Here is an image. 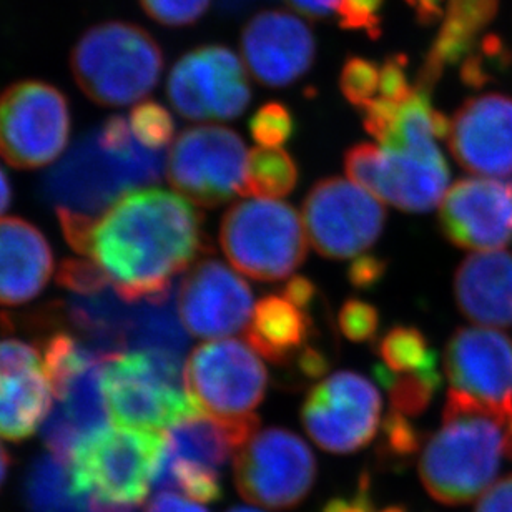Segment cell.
<instances>
[{
    "mask_svg": "<svg viewBox=\"0 0 512 512\" xmlns=\"http://www.w3.org/2000/svg\"><path fill=\"white\" fill-rule=\"evenodd\" d=\"M75 252L130 303L163 300L207 250L202 213L162 188L132 190L95 218L59 217Z\"/></svg>",
    "mask_w": 512,
    "mask_h": 512,
    "instance_id": "obj_1",
    "label": "cell"
},
{
    "mask_svg": "<svg viewBox=\"0 0 512 512\" xmlns=\"http://www.w3.org/2000/svg\"><path fill=\"white\" fill-rule=\"evenodd\" d=\"M165 152L145 147L117 115L75 142L44 180L59 217L95 218L130 190L162 177Z\"/></svg>",
    "mask_w": 512,
    "mask_h": 512,
    "instance_id": "obj_2",
    "label": "cell"
},
{
    "mask_svg": "<svg viewBox=\"0 0 512 512\" xmlns=\"http://www.w3.org/2000/svg\"><path fill=\"white\" fill-rule=\"evenodd\" d=\"M509 419L451 389L443 421L419 456V478L431 498L448 506L471 503L512 459Z\"/></svg>",
    "mask_w": 512,
    "mask_h": 512,
    "instance_id": "obj_3",
    "label": "cell"
},
{
    "mask_svg": "<svg viewBox=\"0 0 512 512\" xmlns=\"http://www.w3.org/2000/svg\"><path fill=\"white\" fill-rule=\"evenodd\" d=\"M42 355L54 391L42 434L55 458L69 464L85 441L109 428L110 413L102 388L107 356L67 331L49 336Z\"/></svg>",
    "mask_w": 512,
    "mask_h": 512,
    "instance_id": "obj_4",
    "label": "cell"
},
{
    "mask_svg": "<svg viewBox=\"0 0 512 512\" xmlns=\"http://www.w3.org/2000/svg\"><path fill=\"white\" fill-rule=\"evenodd\" d=\"M75 84L95 104L124 107L150 94L163 72V52L147 30L109 20L80 35L70 54Z\"/></svg>",
    "mask_w": 512,
    "mask_h": 512,
    "instance_id": "obj_5",
    "label": "cell"
},
{
    "mask_svg": "<svg viewBox=\"0 0 512 512\" xmlns=\"http://www.w3.org/2000/svg\"><path fill=\"white\" fill-rule=\"evenodd\" d=\"M102 388L117 426L170 428L198 413L185 386L182 358L157 351H119L107 356Z\"/></svg>",
    "mask_w": 512,
    "mask_h": 512,
    "instance_id": "obj_6",
    "label": "cell"
},
{
    "mask_svg": "<svg viewBox=\"0 0 512 512\" xmlns=\"http://www.w3.org/2000/svg\"><path fill=\"white\" fill-rule=\"evenodd\" d=\"M228 261L256 281L285 280L306 258V235L295 208L255 198L233 205L220 225Z\"/></svg>",
    "mask_w": 512,
    "mask_h": 512,
    "instance_id": "obj_7",
    "label": "cell"
},
{
    "mask_svg": "<svg viewBox=\"0 0 512 512\" xmlns=\"http://www.w3.org/2000/svg\"><path fill=\"white\" fill-rule=\"evenodd\" d=\"M163 434L117 426L85 441L69 463L75 493L119 506L142 503L152 486Z\"/></svg>",
    "mask_w": 512,
    "mask_h": 512,
    "instance_id": "obj_8",
    "label": "cell"
},
{
    "mask_svg": "<svg viewBox=\"0 0 512 512\" xmlns=\"http://www.w3.org/2000/svg\"><path fill=\"white\" fill-rule=\"evenodd\" d=\"M64 92L42 80L15 82L0 92V157L22 170L45 167L70 138Z\"/></svg>",
    "mask_w": 512,
    "mask_h": 512,
    "instance_id": "obj_9",
    "label": "cell"
},
{
    "mask_svg": "<svg viewBox=\"0 0 512 512\" xmlns=\"http://www.w3.org/2000/svg\"><path fill=\"white\" fill-rule=\"evenodd\" d=\"M238 493L248 503L288 511L305 501L315 486V454L288 429H258L233 459Z\"/></svg>",
    "mask_w": 512,
    "mask_h": 512,
    "instance_id": "obj_10",
    "label": "cell"
},
{
    "mask_svg": "<svg viewBox=\"0 0 512 512\" xmlns=\"http://www.w3.org/2000/svg\"><path fill=\"white\" fill-rule=\"evenodd\" d=\"M247 162V147L232 128L198 125L173 143L167 177L187 200L215 208L243 193Z\"/></svg>",
    "mask_w": 512,
    "mask_h": 512,
    "instance_id": "obj_11",
    "label": "cell"
},
{
    "mask_svg": "<svg viewBox=\"0 0 512 512\" xmlns=\"http://www.w3.org/2000/svg\"><path fill=\"white\" fill-rule=\"evenodd\" d=\"M185 386L198 413L243 419L253 416L265 399L268 373L242 341H212L198 346L188 358Z\"/></svg>",
    "mask_w": 512,
    "mask_h": 512,
    "instance_id": "obj_12",
    "label": "cell"
},
{
    "mask_svg": "<svg viewBox=\"0 0 512 512\" xmlns=\"http://www.w3.org/2000/svg\"><path fill=\"white\" fill-rule=\"evenodd\" d=\"M306 235L316 252L346 260L363 255L381 237L386 212L373 195L340 177L316 183L303 202Z\"/></svg>",
    "mask_w": 512,
    "mask_h": 512,
    "instance_id": "obj_13",
    "label": "cell"
},
{
    "mask_svg": "<svg viewBox=\"0 0 512 512\" xmlns=\"http://www.w3.org/2000/svg\"><path fill=\"white\" fill-rule=\"evenodd\" d=\"M380 413L375 384L358 373L340 371L311 388L301 406V423L321 449L350 454L375 439Z\"/></svg>",
    "mask_w": 512,
    "mask_h": 512,
    "instance_id": "obj_14",
    "label": "cell"
},
{
    "mask_svg": "<svg viewBox=\"0 0 512 512\" xmlns=\"http://www.w3.org/2000/svg\"><path fill=\"white\" fill-rule=\"evenodd\" d=\"M353 182L383 202L411 213L429 212L443 198L449 182L443 153H414L358 143L345 155Z\"/></svg>",
    "mask_w": 512,
    "mask_h": 512,
    "instance_id": "obj_15",
    "label": "cell"
},
{
    "mask_svg": "<svg viewBox=\"0 0 512 512\" xmlns=\"http://www.w3.org/2000/svg\"><path fill=\"white\" fill-rule=\"evenodd\" d=\"M167 95L185 119L232 120L247 110L252 89L235 52L223 45H203L175 64Z\"/></svg>",
    "mask_w": 512,
    "mask_h": 512,
    "instance_id": "obj_16",
    "label": "cell"
},
{
    "mask_svg": "<svg viewBox=\"0 0 512 512\" xmlns=\"http://www.w3.org/2000/svg\"><path fill=\"white\" fill-rule=\"evenodd\" d=\"M177 306L182 325L190 335L223 338L250 323L252 288L222 261L205 258L183 278Z\"/></svg>",
    "mask_w": 512,
    "mask_h": 512,
    "instance_id": "obj_17",
    "label": "cell"
},
{
    "mask_svg": "<svg viewBox=\"0 0 512 512\" xmlns=\"http://www.w3.org/2000/svg\"><path fill=\"white\" fill-rule=\"evenodd\" d=\"M444 370L451 389L512 418V341L489 328H459L449 338Z\"/></svg>",
    "mask_w": 512,
    "mask_h": 512,
    "instance_id": "obj_18",
    "label": "cell"
},
{
    "mask_svg": "<svg viewBox=\"0 0 512 512\" xmlns=\"http://www.w3.org/2000/svg\"><path fill=\"white\" fill-rule=\"evenodd\" d=\"M439 225L448 242L464 250L506 247L512 242V182L459 180L441 203Z\"/></svg>",
    "mask_w": 512,
    "mask_h": 512,
    "instance_id": "obj_19",
    "label": "cell"
},
{
    "mask_svg": "<svg viewBox=\"0 0 512 512\" xmlns=\"http://www.w3.org/2000/svg\"><path fill=\"white\" fill-rule=\"evenodd\" d=\"M248 69L266 87H288L308 74L316 57L310 27L285 10H263L248 20L242 34Z\"/></svg>",
    "mask_w": 512,
    "mask_h": 512,
    "instance_id": "obj_20",
    "label": "cell"
},
{
    "mask_svg": "<svg viewBox=\"0 0 512 512\" xmlns=\"http://www.w3.org/2000/svg\"><path fill=\"white\" fill-rule=\"evenodd\" d=\"M448 140L464 170L489 177L511 175V97L488 94L466 100L449 122Z\"/></svg>",
    "mask_w": 512,
    "mask_h": 512,
    "instance_id": "obj_21",
    "label": "cell"
},
{
    "mask_svg": "<svg viewBox=\"0 0 512 512\" xmlns=\"http://www.w3.org/2000/svg\"><path fill=\"white\" fill-rule=\"evenodd\" d=\"M54 391L44 356L15 338L0 340V436L24 441L44 424Z\"/></svg>",
    "mask_w": 512,
    "mask_h": 512,
    "instance_id": "obj_22",
    "label": "cell"
},
{
    "mask_svg": "<svg viewBox=\"0 0 512 512\" xmlns=\"http://www.w3.org/2000/svg\"><path fill=\"white\" fill-rule=\"evenodd\" d=\"M54 273V253L39 228L24 218H0V305H24Z\"/></svg>",
    "mask_w": 512,
    "mask_h": 512,
    "instance_id": "obj_23",
    "label": "cell"
},
{
    "mask_svg": "<svg viewBox=\"0 0 512 512\" xmlns=\"http://www.w3.org/2000/svg\"><path fill=\"white\" fill-rule=\"evenodd\" d=\"M260 428L256 414L243 419H218L195 413L163 433V456L220 474L228 459Z\"/></svg>",
    "mask_w": 512,
    "mask_h": 512,
    "instance_id": "obj_24",
    "label": "cell"
},
{
    "mask_svg": "<svg viewBox=\"0 0 512 512\" xmlns=\"http://www.w3.org/2000/svg\"><path fill=\"white\" fill-rule=\"evenodd\" d=\"M316 310H303L281 293L265 296L248 323V343L265 360L290 370L306 348L318 345L321 331Z\"/></svg>",
    "mask_w": 512,
    "mask_h": 512,
    "instance_id": "obj_25",
    "label": "cell"
},
{
    "mask_svg": "<svg viewBox=\"0 0 512 512\" xmlns=\"http://www.w3.org/2000/svg\"><path fill=\"white\" fill-rule=\"evenodd\" d=\"M454 295L468 320L484 326H512V253L466 258L454 276Z\"/></svg>",
    "mask_w": 512,
    "mask_h": 512,
    "instance_id": "obj_26",
    "label": "cell"
},
{
    "mask_svg": "<svg viewBox=\"0 0 512 512\" xmlns=\"http://www.w3.org/2000/svg\"><path fill=\"white\" fill-rule=\"evenodd\" d=\"M498 9L499 0H449L443 25L419 69L416 84L431 92L446 70L463 64Z\"/></svg>",
    "mask_w": 512,
    "mask_h": 512,
    "instance_id": "obj_27",
    "label": "cell"
},
{
    "mask_svg": "<svg viewBox=\"0 0 512 512\" xmlns=\"http://www.w3.org/2000/svg\"><path fill=\"white\" fill-rule=\"evenodd\" d=\"M173 310L172 298L133 303L125 348L128 351H157L182 358L187 350V333Z\"/></svg>",
    "mask_w": 512,
    "mask_h": 512,
    "instance_id": "obj_28",
    "label": "cell"
},
{
    "mask_svg": "<svg viewBox=\"0 0 512 512\" xmlns=\"http://www.w3.org/2000/svg\"><path fill=\"white\" fill-rule=\"evenodd\" d=\"M24 499L30 512H89V501L75 493L69 464L40 456L25 478Z\"/></svg>",
    "mask_w": 512,
    "mask_h": 512,
    "instance_id": "obj_29",
    "label": "cell"
},
{
    "mask_svg": "<svg viewBox=\"0 0 512 512\" xmlns=\"http://www.w3.org/2000/svg\"><path fill=\"white\" fill-rule=\"evenodd\" d=\"M298 183V167L290 153L281 148L258 147L248 155L243 193L255 198L290 195Z\"/></svg>",
    "mask_w": 512,
    "mask_h": 512,
    "instance_id": "obj_30",
    "label": "cell"
},
{
    "mask_svg": "<svg viewBox=\"0 0 512 512\" xmlns=\"http://www.w3.org/2000/svg\"><path fill=\"white\" fill-rule=\"evenodd\" d=\"M381 366L394 375L438 370V355L423 331L414 326H394L378 340Z\"/></svg>",
    "mask_w": 512,
    "mask_h": 512,
    "instance_id": "obj_31",
    "label": "cell"
},
{
    "mask_svg": "<svg viewBox=\"0 0 512 512\" xmlns=\"http://www.w3.org/2000/svg\"><path fill=\"white\" fill-rule=\"evenodd\" d=\"M375 378L388 391L391 411L406 418H418L428 409L434 394L441 388V373H413V375H394L380 363L375 366Z\"/></svg>",
    "mask_w": 512,
    "mask_h": 512,
    "instance_id": "obj_32",
    "label": "cell"
},
{
    "mask_svg": "<svg viewBox=\"0 0 512 512\" xmlns=\"http://www.w3.org/2000/svg\"><path fill=\"white\" fill-rule=\"evenodd\" d=\"M381 62L351 57L340 74V90L353 107L363 112L380 97Z\"/></svg>",
    "mask_w": 512,
    "mask_h": 512,
    "instance_id": "obj_33",
    "label": "cell"
},
{
    "mask_svg": "<svg viewBox=\"0 0 512 512\" xmlns=\"http://www.w3.org/2000/svg\"><path fill=\"white\" fill-rule=\"evenodd\" d=\"M133 135L155 152H165L175 133L172 115L157 102L137 105L127 117Z\"/></svg>",
    "mask_w": 512,
    "mask_h": 512,
    "instance_id": "obj_34",
    "label": "cell"
},
{
    "mask_svg": "<svg viewBox=\"0 0 512 512\" xmlns=\"http://www.w3.org/2000/svg\"><path fill=\"white\" fill-rule=\"evenodd\" d=\"M421 448V434L411 419L389 411L384 419L380 458L389 464H403Z\"/></svg>",
    "mask_w": 512,
    "mask_h": 512,
    "instance_id": "obj_35",
    "label": "cell"
},
{
    "mask_svg": "<svg viewBox=\"0 0 512 512\" xmlns=\"http://www.w3.org/2000/svg\"><path fill=\"white\" fill-rule=\"evenodd\" d=\"M296 124L290 109L280 102H268L250 120V132L261 147L278 148L295 135Z\"/></svg>",
    "mask_w": 512,
    "mask_h": 512,
    "instance_id": "obj_36",
    "label": "cell"
},
{
    "mask_svg": "<svg viewBox=\"0 0 512 512\" xmlns=\"http://www.w3.org/2000/svg\"><path fill=\"white\" fill-rule=\"evenodd\" d=\"M508 54L498 37L489 35L481 42V47H474L473 52L461 64V80L464 85L479 89L493 79L496 70L504 67Z\"/></svg>",
    "mask_w": 512,
    "mask_h": 512,
    "instance_id": "obj_37",
    "label": "cell"
},
{
    "mask_svg": "<svg viewBox=\"0 0 512 512\" xmlns=\"http://www.w3.org/2000/svg\"><path fill=\"white\" fill-rule=\"evenodd\" d=\"M338 328L343 336L355 343L376 340L380 331V313L368 301L351 298L340 308Z\"/></svg>",
    "mask_w": 512,
    "mask_h": 512,
    "instance_id": "obj_38",
    "label": "cell"
},
{
    "mask_svg": "<svg viewBox=\"0 0 512 512\" xmlns=\"http://www.w3.org/2000/svg\"><path fill=\"white\" fill-rule=\"evenodd\" d=\"M212 0H140L143 12L158 24L187 27L202 19Z\"/></svg>",
    "mask_w": 512,
    "mask_h": 512,
    "instance_id": "obj_39",
    "label": "cell"
},
{
    "mask_svg": "<svg viewBox=\"0 0 512 512\" xmlns=\"http://www.w3.org/2000/svg\"><path fill=\"white\" fill-rule=\"evenodd\" d=\"M384 2L386 0H340L336 14L341 27L378 39L383 32Z\"/></svg>",
    "mask_w": 512,
    "mask_h": 512,
    "instance_id": "obj_40",
    "label": "cell"
},
{
    "mask_svg": "<svg viewBox=\"0 0 512 512\" xmlns=\"http://www.w3.org/2000/svg\"><path fill=\"white\" fill-rule=\"evenodd\" d=\"M388 270V263L375 255L356 256L351 263L348 278L351 285L360 290H370L383 280L384 273Z\"/></svg>",
    "mask_w": 512,
    "mask_h": 512,
    "instance_id": "obj_41",
    "label": "cell"
},
{
    "mask_svg": "<svg viewBox=\"0 0 512 512\" xmlns=\"http://www.w3.org/2000/svg\"><path fill=\"white\" fill-rule=\"evenodd\" d=\"M474 512H512V474L489 486Z\"/></svg>",
    "mask_w": 512,
    "mask_h": 512,
    "instance_id": "obj_42",
    "label": "cell"
},
{
    "mask_svg": "<svg viewBox=\"0 0 512 512\" xmlns=\"http://www.w3.org/2000/svg\"><path fill=\"white\" fill-rule=\"evenodd\" d=\"M323 512H406L403 508L376 509L368 493V484H361L353 498H336L326 504Z\"/></svg>",
    "mask_w": 512,
    "mask_h": 512,
    "instance_id": "obj_43",
    "label": "cell"
},
{
    "mask_svg": "<svg viewBox=\"0 0 512 512\" xmlns=\"http://www.w3.org/2000/svg\"><path fill=\"white\" fill-rule=\"evenodd\" d=\"M145 512H208L192 499L172 493H158L150 501Z\"/></svg>",
    "mask_w": 512,
    "mask_h": 512,
    "instance_id": "obj_44",
    "label": "cell"
},
{
    "mask_svg": "<svg viewBox=\"0 0 512 512\" xmlns=\"http://www.w3.org/2000/svg\"><path fill=\"white\" fill-rule=\"evenodd\" d=\"M340 0H286V4L308 19H328Z\"/></svg>",
    "mask_w": 512,
    "mask_h": 512,
    "instance_id": "obj_45",
    "label": "cell"
},
{
    "mask_svg": "<svg viewBox=\"0 0 512 512\" xmlns=\"http://www.w3.org/2000/svg\"><path fill=\"white\" fill-rule=\"evenodd\" d=\"M10 198H12V188H10L9 178L0 168V215L9 208Z\"/></svg>",
    "mask_w": 512,
    "mask_h": 512,
    "instance_id": "obj_46",
    "label": "cell"
},
{
    "mask_svg": "<svg viewBox=\"0 0 512 512\" xmlns=\"http://www.w3.org/2000/svg\"><path fill=\"white\" fill-rule=\"evenodd\" d=\"M218 2H220V7L228 14H237V12H242L258 0H218Z\"/></svg>",
    "mask_w": 512,
    "mask_h": 512,
    "instance_id": "obj_47",
    "label": "cell"
},
{
    "mask_svg": "<svg viewBox=\"0 0 512 512\" xmlns=\"http://www.w3.org/2000/svg\"><path fill=\"white\" fill-rule=\"evenodd\" d=\"M10 468V456L4 448H2V444H0V486L4 483L5 476H7V471Z\"/></svg>",
    "mask_w": 512,
    "mask_h": 512,
    "instance_id": "obj_48",
    "label": "cell"
},
{
    "mask_svg": "<svg viewBox=\"0 0 512 512\" xmlns=\"http://www.w3.org/2000/svg\"><path fill=\"white\" fill-rule=\"evenodd\" d=\"M228 512H260V511H255V509H248V508H235V509H232V511H228Z\"/></svg>",
    "mask_w": 512,
    "mask_h": 512,
    "instance_id": "obj_49",
    "label": "cell"
},
{
    "mask_svg": "<svg viewBox=\"0 0 512 512\" xmlns=\"http://www.w3.org/2000/svg\"><path fill=\"white\" fill-rule=\"evenodd\" d=\"M509 439H511V448H512V418L509 419Z\"/></svg>",
    "mask_w": 512,
    "mask_h": 512,
    "instance_id": "obj_50",
    "label": "cell"
}]
</instances>
